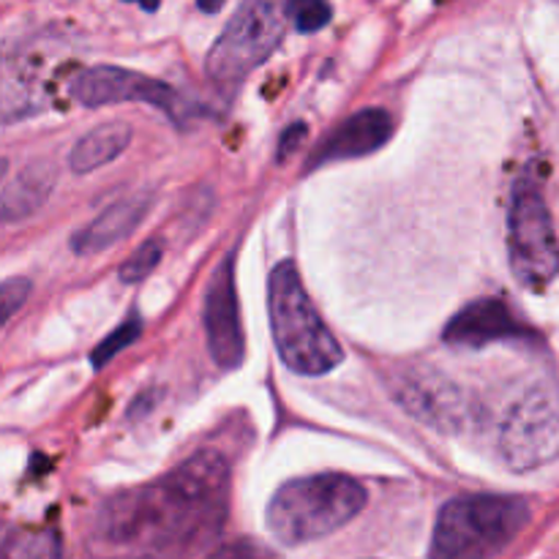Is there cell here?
<instances>
[{
  "instance_id": "6da1fadb",
  "label": "cell",
  "mask_w": 559,
  "mask_h": 559,
  "mask_svg": "<svg viewBox=\"0 0 559 559\" xmlns=\"http://www.w3.org/2000/svg\"><path fill=\"white\" fill-rule=\"evenodd\" d=\"M229 491V464L202 451L140 489L107 500L93 524V540L120 559H151L183 551L216 533Z\"/></svg>"
},
{
  "instance_id": "7a4b0ae2",
  "label": "cell",
  "mask_w": 559,
  "mask_h": 559,
  "mask_svg": "<svg viewBox=\"0 0 559 559\" xmlns=\"http://www.w3.org/2000/svg\"><path fill=\"white\" fill-rule=\"evenodd\" d=\"M267 311L276 353L289 371L300 377H322L342 364V347L322 322L293 260L278 262L271 271Z\"/></svg>"
},
{
  "instance_id": "3957f363",
  "label": "cell",
  "mask_w": 559,
  "mask_h": 559,
  "mask_svg": "<svg viewBox=\"0 0 559 559\" xmlns=\"http://www.w3.org/2000/svg\"><path fill=\"white\" fill-rule=\"evenodd\" d=\"M366 500V489L349 475L325 473L287 480L267 506V530L284 546L311 544L353 522Z\"/></svg>"
},
{
  "instance_id": "277c9868",
  "label": "cell",
  "mask_w": 559,
  "mask_h": 559,
  "mask_svg": "<svg viewBox=\"0 0 559 559\" xmlns=\"http://www.w3.org/2000/svg\"><path fill=\"white\" fill-rule=\"evenodd\" d=\"M530 502L508 495H467L445 502L429 559H495L530 524Z\"/></svg>"
},
{
  "instance_id": "5b68a950",
  "label": "cell",
  "mask_w": 559,
  "mask_h": 559,
  "mask_svg": "<svg viewBox=\"0 0 559 559\" xmlns=\"http://www.w3.org/2000/svg\"><path fill=\"white\" fill-rule=\"evenodd\" d=\"M287 0H243L216 38L205 71L218 87H235L260 69L287 33Z\"/></svg>"
},
{
  "instance_id": "8992f818",
  "label": "cell",
  "mask_w": 559,
  "mask_h": 559,
  "mask_svg": "<svg viewBox=\"0 0 559 559\" xmlns=\"http://www.w3.org/2000/svg\"><path fill=\"white\" fill-rule=\"evenodd\" d=\"M508 257L524 289L549 287L559 273V240L544 191L533 178L516 180L508 207Z\"/></svg>"
},
{
  "instance_id": "52a82bcc",
  "label": "cell",
  "mask_w": 559,
  "mask_h": 559,
  "mask_svg": "<svg viewBox=\"0 0 559 559\" xmlns=\"http://www.w3.org/2000/svg\"><path fill=\"white\" fill-rule=\"evenodd\" d=\"M500 453L511 469H535L559 456V385L530 388L500 429Z\"/></svg>"
},
{
  "instance_id": "ba28073f",
  "label": "cell",
  "mask_w": 559,
  "mask_h": 559,
  "mask_svg": "<svg viewBox=\"0 0 559 559\" xmlns=\"http://www.w3.org/2000/svg\"><path fill=\"white\" fill-rule=\"evenodd\" d=\"M71 98L82 107H112V104H151V107L162 109L164 115L175 120H183L186 102L164 85L162 80L140 74V71L120 69V66H93V69H82L69 85Z\"/></svg>"
},
{
  "instance_id": "9c48e42d",
  "label": "cell",
  "mask_w": 559,
  "mask_h": 559,
  "mask_svg": "<svg viewBox=\"0 0 559 559\" xmlns=\"http://www.w3.org/2000/svg\"><path fill=\"white\" fill-rule=\"evenodd\" d=\"M202 322H205L213 364L224 371L240 369L246 358V336L240 322L238 287H235V254L224 257L207 282Z\"/></svg>"
},
{
  "instance_id": "30bf717a",
  "label": "cell",
  "mask_w": 559,
  "mask_h": 559,
  "mask_svg": "<svg viewBox=\"0 0 559 559\" xmlns=\"http://www.w3.org/2000/svg\"><path fill=\"white\" fill-rule=\"evenodd\" d=\"M393 393L407 413H413L415 418L435 426V429H459L464 424V415H467L459 388L435 371H407L396 382Z\"/></svg>"
},
{
  "instance_id": "8fae6325",
  "label": "cell",
  "mask_w": 559,
  "mask_h": 559,
  "mask_svg": "<svg viewBox=\"0 0 559 559\" xmlns=\"http://www.w3.org/2000/svg\"><path fill=\"white\" fill-rule=\"evenodd\" d=\"M445 342L451 347L480 349L495 342L530 338L533 331L513 314L511 306L500 298H480L464 306L445 325Z\"/></svg>"
},
{
  "instance_id": "7c38bea8",
  "label": "cell",
  "mask_w": 559,
  "mask_h": 559,
  "mask_svg": "<svg viewBox=\"0 0 559 559\" xmlns=\"http://www.w3.org/2000/svg\"><path fill=\"white\" fill-rule=\"evenodd\" d=\"M393 134V118L385 109H360V112L349 115L347 120L336 126L325 140L320 142L311 158L306 162V169L325 167L333 162H353V158H364L369 153L380 151Z\"/></svg>"
},
{
  "instance_id": "4fadbf2b",
  "label": "cell",
  "mask_w": 559,
  "mask_h": 559,
  "mask_svg": "<svg viewBox=\"0 0 559 559\" xmlns=\"http://www.w3.org/2000/svg\"><path fill=\"white\" fill-rule=\"evenodd\" d=\"M147 207H151V197L145 194L126 197V200L112 202V205L104 207V213H98L91 224H85L80 233H74V238H71V251L80 257H93L98 254V251L112 249L115 243H120L126 235H131L140 227Z\"/></svg>"
},
{
  "instance_id": "5bb4252c",
  "label": "cell",
  "mask_w": 559,
  "mask_h": 559,
  "mask_svg": "<svg viewBox=\"0 0 559 559\" xmlns=\"http://www.w3.org/2000/svg\"><path fill=\"white\" fill-rule=\"evenodd\" d=\"M58 180V169L49 162H33L16 175L9 189L0 197V218L3 222H22L33 216L49 200Z\"/></svg>"
},
{
  "instance_id": "9a60e30c",
  "label": "cell",
  "mask_w": 559,
  "mask_h": 559,
  "mask_svg": "<svg viewBox=\"0 0 559 559\" xmlns=\"http://www.w3.org/2000/svg\"><path fill=\"white\" fill-rule=\"evenodd\" d=\"M131 142V126L112 120V123L96 126L93 131H87L80 142L71 151L69 164L76 175L96 173L104 164L115 162L120 153H126Z\"/></svg>"
},
{
  "instance_id": "2e32d148",
  "label": "cell",
  "mask_w": 559,
  "mask_h": 559,
  "mask_svg": "<svg viewBox=\"0 0 559 559\" xmlns=\"http://www.w3.org/2000/svg\"><path fill=\"white\" fill-rule=\"evenodd\" d=\"M0 559H47V551L36 533L0 519Z\"/></svg>"
},
{
  "instance_id": "e0dca14e",
  "label": "cell",
  "mask_w": 559,
  "mask_h": 559,
  "mask_svg": "<svg viewBox=\"0 0 559 559\" xmlns=\"http://www.w3.org/2000/svg\"><path fill=\"white\" fill-rule=\"evenodd\" d=\"M140 336H142V320H140V314H131L129 320L120 322V325L115 328L109 336H104L102 342H98V347L93 349V355H91L93 369H104V366H107L115 355H120L126 347H131V344H134Z\"/></svg>"
},
{
  "instance_id": "ac0fdd59",
  "label": "cell",
  "mask_w": 559,
  "mask_h": 559,
  "mask_svg": "<svg viewBox=\"0 0 559 559\" xmlns=\"http://www.w3.org/2000/svg\"><path fill=\"white\" fill-rule=\"evenodd\" d=\"M162 257H164V240L162 238L145 240V243H142L140 249H136L134 254H131L129 260L120 265V271H118L120 282L136 284V282H142V278H147L158 267Z\"/></svg>"
},
{
  "instance_id": "d6986e66",
  "label": "cell",
  "mask_w": 559,
  "mask_h": 559,
  "mask_svg": "<svg viewBox=\"0 0 559 559\" xmlns=\"http://www.w3.org/2000/svg\"><path fill=\"white\" fill-rule=\"evenodd\" d=\"M287 16L300 33H317L331 22L333 9L328 0H287Z\"/></svg>"
},
{
  "instance_id": "ffe728a7",
  "label": "cell",
  "mask_w": 559,
  "mask_h": 559,
  "mask_svg": "<svg viewBox=\"0 0 559 559\" xmlns=\"http://www.w3.org/2000/svg\"><path fill=\"white\" fill-rule=\"evenodd\" d=\"M31 289H33V284L22 276L0 282V328H3L5 322H9L11 317H14L16 311L27 304V298H31Z\"/></svg>"
},
{
  "instance_id": "44dd1931",
  "label": "cell",
  "mask_w": 559,
  "mask_h": 559,
  "mask_svg": "<svg viewBox=\"0 0 559 559\" xmlns=\"http://www.w3.org/2000/svg\"><path fill=\"white\" fill-rule=\"evenodd\" d=\"M306 136H309V126L306 123H289L287 129L282 131V136H278V151H276V162H289V158L295 156V153L300 151V145L306 142Z\"/></svg>"
},
{
  "instance_id": "7402d4cb",
  "label": "cell",
  "mask_w": 559,
  "mask_h": 559,
  "mask_svg": "<svg viewBox=\"0 0 559 559\" xmlns=\"http://www.w3.org/2000/svg\"><path fill=\"white\" fill-rule=\"evenodd\" d=\"M207 559H273V557L267 555V549H262V546L249 544V540H238V544L222 546V549L213 551Z\"/></svg>"
},
{
  "instance_id": "603a6c76",
  "label": "cell",
  "mask_w": 559,
  "mask_h": 559,
  "mask_svg": "<svg viewBox=\"0 0 559 559\" xmlns=\"http://www.w3.org/2000/svg\"><path fill=\"white\" fill-rule=\"evenodd\" d=\"M197 5H200V11H205V14H216V11H222L224 0H197Z\"/></svg>"
},
{
  "instance_id": "cb8c5ba5",
  "label": "cell",
  "mask_w": 559,
  "mask_h": 559,
  "mask_svg": "<svg viewBox=\"0 0 559 559\" xmlns=\"http://www.w3.org/2000/svg\"><path fill=\"white\" fill-rule=\"evenodd\" d=\"M126 3H136L140 9H145V11H156L158 5H162V0H126Z\"/></svg>"
},
{
  "instance_id": "d4e9b609",
  "label": "cell",
  "mask_w": 559,
  "mask_h": 559,
  "mask_svg": "<svg viewBox=\"0 0 559 559\" xmlns=\"http://www.w3.org/2000/svg\"><path fill=\"white\" fill-rule=\"evenodd\" d=\"M5 169H9V162H5V158H0V180H3Z\"/></svg>"
}]
</instances>
